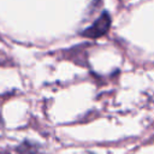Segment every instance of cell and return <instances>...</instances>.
<instances>
[{
    "label": "cell",
    "mask_w": 154,
    "mask_h": 154,
    "mask_svg": "<svg viewBox=\"0 0 154 154\" xmlns=\"http://www.w3.org/2000/svg\"><path fill=\"white\" fill-rule=\"evenodd\" d=\"M111 26V17L107 12H103L94 23L91 26L87 28L82 31L83 36H87L89 38H97L100 36H103Z\"/></svg>",
    "instance_id": "obj_1"
}]
</instances>
